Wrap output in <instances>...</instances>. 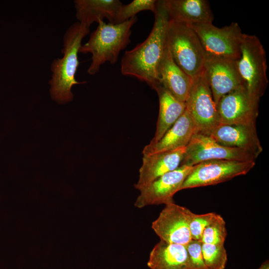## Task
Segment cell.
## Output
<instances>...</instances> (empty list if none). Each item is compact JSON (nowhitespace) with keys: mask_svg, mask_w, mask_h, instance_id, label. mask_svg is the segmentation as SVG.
<instances>
[{"mask_svg":"<svg viewBox=\"0 0 269 269\" xmlns=\"http://www.w3.org/2000/svg\"><path fill=\"white\" fill-rule=\"evenodd\" d=\"M196 132L193 120L186 109L159 140L155 142H150L145 146L142 150V154L160 153L186 146Z\"/></svg>","mask_w":269,"mask_h":269,"instance_id":"cell-16","label":"cell"},{"mask_svg":"<svg viewBox=\"0 0 269 269\" xmlns=\"http://www.w3.org/2000/svg\"><path fill=\"white\" fill-rule=\"evenodd\" d=\"M204 262L208 269H224L227 261V254L224 244L213 245L202 243Z\"/></svg>","mask_w":269,"mask_h":269,"instance_id":"cell-24","label":"cell"},{"mask_svg":"<svg viewBox=\"0 0 269 269\" xmlns=\"http://www.w3.org/2000/svg\"><path fill=\"white\" fill-rule=\"evenodd\" d=\"M240 50L239 73L249 94L260 100L268 84L265 50L258 37L244 33Z\"/></svg>","mask_w":269,"mask_h":269,"instance_id":"cell-5","label":"cell"},{"mask_svg":"<svg viewBox=\"0 0 269 269\" xmlns=\"http://www.w3.org/2000/svg\"><path fill=\"white\" fill-rule=\"evenodd\" d=\"M153 27L148 37L126 51L121 62L122 75L144 82L152 89L160 85L158 70L167 47L169 17L162 0H158Z\"/></svg>","mask_w":269,"mask_h":269,"instance_id":"cell-1","label":"cell"},{"mask_svg":"<svg viewBox=\"0 0 269 269\" xmlns=\"http://www.w3.org/2000/svg\"><path fill=\"white\" fill-rule=\"evenodd\" d=\"M196 33L205 57L237 61L241 55L243 33L238 23L219 28L212 23L189 26Z\"/></svg>","mask_w":269,"mask_h":269,"instance_id":"cell-6","label":"cell"},{"mask_svg":"<svg viewBox=\"0 0 269 269\" xmlns=\"http://www.w3.org/2000/svg\"><path fill=\"white\" fill-rule=\"evenodd\" d=\"M258 156L253 152L222 145L209 135L196 133L186 146L180 165L194 166L209 160L255 161Z\"/></svg>","mask_w":269,"mask_h":269,"instance_id":"cell-8","label":"cell"},{"mask_svg":"<svg viewBox=\"0 0 269 269\" xmlns=\"http://www.w3.org/2000/svg\"><path fill=\"white\" fill-rule=\"evenodd\" d=\"M258 269H269V261L267 260L264 262L261 267Z\"/></svg>","mask_w":269,"mask_h":269,"instance_id":"cell-27","label":"cell"},{"mask_svg":"<svg viewBox=\"0 0 269 269\" xmlns=\"http://www.w3.org/2000/svg\"><path fill=\"white\" fill-rule=\"evenodd\" d=\"M193 212L174 202L165 205L151 228L161 241L186 246L191 240L189 223Z\"/></svg>","mask_w":269,"mask_h":269,"instance_id":"cell-11","label":"cell"},{"mask_svg":"<svg viewBox=\"0 0 269 269\" xmlns=\"http://www.w3.org/2000/svg\"><path fill=\"white\" fill-rule=\"evenodd\" d=\"M74 3L76 18L88 28L104 18L113 23L118 10L123 4L119 0H75Z\"/></svg>","mask_w":269,"mask_h":269,"instance_id":"cell-20","label":"cell"},{"mask_svg":"<svg viewBox=\"0 0 269 269\" xmlns=\"http://www.w3.org/2000/svg\"><path fill=\"white\" fill-rule=\"evenodd\" d=\"M150 269H191L186 246L160 241L150 253Z\"/></svg>","mask_w":269,"mask_h":269,"instance_id":"cell-19","label":"cell"},{"mask_svg":"<svg viewBox=\"0 0 269 269\" xmlns=\"http://www.w3.org/2000/svg\"><path fill=\"white\" fill-rule=\"evenodd\" d=\"M158 0H134L127 4L120 7L115 15L113 23L118 24L128 20L142 11L149 10L155 12Z\"/></svg>","mask_w":269,"mask_h":269,"instance_id":"cell-22","label":"cell"},{"mask_svg":"<svg viewBox=\"0 0 269 269\" xmlns=\"http://www.w3.org/2000/svg\"><path fill=\"white\" fill-rule=\"evenodd\" d=\"M167 41L174 61L192 80L203 73L205 52L190 27L169 19Z\"/></svg>","mask_w":269,"mask_h":269,"instance_id":"cell-4","label":"cell"},{"mask_svg":"<svg viewBox=\"0 0 269 269\" xmlns=\"http://www.w3.org/2000/svg\"><path fill=\"white\" fill-rule=\"evenodd\" d=\"M169 19L187 26L212 23L214 19L206 0H163Z\"/></svg>","mask_w":269,"mask_h":269,"instance_id":"cell-17","label":"cell"},{"mask_svg":"<svg viewBox=\"0 0 269 269\" xmlns=\"http://www.w3.org/2000/svg\"><path fill=\"white\" fill-rule=\"evenodd\" d=\"M216 213L203 214L192 213L189 223V231L191 240L200 241L206 226L211 222Z\"/></svg>","mask_w":269,"mask_h":269,"instance_id":"cell-25","label":"cell"},{"mask_svg":"<svg viewBox=\"0 0 269 269\" xmlns=\"http://www.w3.org/2000/svg\"><path fill=\"white\" fill-rule=\"evenodd\" d=\"M255 161L209 160L193 166L180 190L217 184L248 173Z\"/></svg>","mask_w":269,"mask_h":269,"instance_id":"cell-7","label":"cell"},{"mask_svg":"<svg viewBox=\"0 0 269 269\" xmlns=\"http://www.w3.org/2000/svg\"><path fill=\"white\" fill-rule=\"evenodd\" d=\"M90 33V28L76 22L66 30L63 38L61 58L54 59L50 66L52 73L49 81V92L52 100L59 104L70 102L73 99V86L83 84L75 75L79 62L78 55L83 39Z\"/></svg>","mask_w":269,"mask_h":269,"instance_id":"cell-2","label":"cell"},{"mask_svg":"<svg viewBox=\"0 0 269 269\" xmlns=\"http://www.w3.org/2000/svg\"><path fill=\"white\" fill-rule=\"evenodd\" d=\"M186 146L173 150L143 155L134 188L139 191L162 175L175 170L181 164Z\"/></svg>","mask_w":269,"mask_h":269,"instance_id":"cell-15","label":"cell"},{"mask_svg":"<svg viewBox=\"0 0 269 269\" xmlns=\"http://www.w3.org/2000/svg\"><path fill=\"white\" fill-rule=\"evenodd\" d=\"M227 235L225 221L221 216L216 214L204 229L200 242L207 244H224Z\"/></svg>","mask_w":269,"mask_h":269,"instance_id":"cell-23","label":"cell"},{"mask_svg":"<svg viewBox=\"0 0 269 269\" xmlns=\"http://www.w3.org/2000/svg\"><path fill=\"white\" fill-rule=\"evenodd\" d=\"M158 82L174 97L186 103L192 79L174 61L168 44L158 70Z\"/></svg>","mask_w":269,"mask_h":269,"instance_id":"cell-18","label":"cell"},{"mask_svg":"<svg viewBox=\"0 0 269 269\" xmlns=\"http://www.w3.org/2000/svg\"><path fill=\"white\" fill-rule=\"evenodd\" d=\"M186 109L191 115L196 133L207 134L219 124L216 105L208 83L203 73L192 80Z\"/></svg>","mask_w":269,"mask_h":269,"instance_id":"cell-9","label":"cell"},{"mask_svg":"<svg viewBox=\"0 0 269 269\" xmlns=\"http://www.w3.org/2000/svg\"><path fill=\"white\" fill-rule=\"evenodd\" d=\"M137 20L135 16L118 24L106 23L104 20L98 22L96 29L79 51V53L92 55L91 62L87 69L89 75L97 73L101 65L106 62H117L121 51L131 42L132 28Z\"/></svg>","mask_w":269,"mask_h":269,"instance_id":"cell-3","label":"cell"},{"mask_svg":"<svg viewBox=\"0 0 269 269\" xmlns=\"http://www.w3.org/2000/svg\"><path fill=\"white\" fill-rule=\"evenodd\" d=\"M259 101L249 94L245 85L233 90L216 105L219 124L256 125Z\"/></svg>","mask_w":269,"mask_h":269,"instance_id":"cell-10","label":"cell"},{"mask_svg":"<svg viewBox=\"0 0 269 269\" xmlns=\"http://www.w3.org/2000/svg\"><path fill=\"white\" fill-rule=\"evenodd\" d=\"M203 73L216 105L223 96L245 85L238 71L237 61L205 57Z\"/></svg>","mask_w":269,"mask_h":269,"instance_id":"cell-13","label":"cell"},{"mask_svg":"<svg viewBox=\"0 0 269 269\" xmlns=\"http://www.w3.org/2000/svg\"><path fill=\"white\" fill-rule=\"evenodd\" d=\"M193 166L180 165L153 181L140 191L134 205L141 208L148 205H166L174 202L173 197L178 191Z\"/></svg>","mask_w":269,"mask_h":269,"instance_id":"cell-12","label":"cell"},{"mask_svg":"<svg viewBox=\"0 0 269 269\" xmlns=\"http://www.w3.org/2000/svg\"><path fill=\"white\" fill-rule=\"evenodd\" d=\"M191 269H208L205 265L202 252V243L191 240L186 246Z\"/></svg>","mask_w":269,"mask_h":269,"instance_id":"cell-26","label":"cell"},{"mask_svg":"<svg viewBox=\"0 0 269 269\" xmlns=\"http://www.w3.org/2000/svg\"><path fill=\"white\" fill-rule=\"evenodd\" d=\"M154 90L158 96L159 110L156 131L151 142L159 140L186 109L185 103L177 99L161 85Z\"/></svg>","mask_w":269,"mask_h":269,"instance_id":"cell-21","label":"cell"},{"mask_svg":"<svg viewBox=\"0 0 269 269\" xmlns=\"http://www.w3.org/2000/svg\"><path fill=\"white\" fill-rule=\"evenodd\" d=\"M207 135L222 145L249 150L258 156L263 150L256 125L219 124Z\"/></svg>","mask_w":269,"mask_h":269,"instance_id":"cell-14","label":"cell"}]
</instances>
